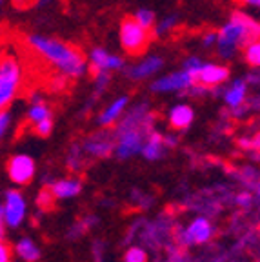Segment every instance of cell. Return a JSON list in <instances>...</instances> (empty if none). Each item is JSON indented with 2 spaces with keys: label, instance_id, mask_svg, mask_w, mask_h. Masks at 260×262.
I'll use <instances>...</instances> for the list:
<instances>
[{
  "label": "cell",
  "instance_id": "6da1fadb",
  "mask_svg": "<svg viewBox=\"0 0 260 262\" xmlns=\"http://www.w3.org/2000/svg\"><path fill=\"white\" fill-rule=\"evenodd\" d=\"M26 46L29 51L44 60L55 73L64 75L68 80H78L88 73V58L77 46L44 33H29L26 37Z\"/></svg>",
  "mask_w": 260,
  "mask_h": 262
},
{
  "label": "cell",
  "instance_id": "7a4b0ae2",
  "mask_svg": "<svg viewBox=\"0 0 260 262\" xmlns=\"http://www.w3.org/2000/svg\"><path fill=\"white\" fill-rule=\"evenodd\" d=\"M155 129V113L147 102L127 107L124 117L115 124V149L118 159L127 160L140 155L146 137Z\"/></svg>",
  "mask_w": 260,
  "mask_h": 262
},
{
  "label": "cell",
  "instance_id": "3957f363",
  "mask_svg": "<svg viewBox=\"0 0 260 262\" xmlns=\"http://www.w3.org/2000/svg\"><path fill=\"white\" fill-rule=\"evenodd\" d=\"M255 38H260V16L242 8L235 9L228 20L216 29L215 51L220 60L229 62Z\"/></svg>",
  "mask_w": 260,
  "mask_h": 262
},
{
  "label": "cell",
  "instance_id": "277c9868",
  "mask_svg": "<svg viewBox=\"0 0 260 262\" xmlns=\"http://www.w3.org/2000/svg\"><path fill=\"white\" fill-rule=\"evenodd\" d=\"M182 68L195 78V84L206 88L207 91L220 90L231 78V70L224 60H204L199 55H189V57L184 58Z\"/></svg>",
  "mask_w": 260,
  "mask_h": 262
},
{
  "label": "cell",
  "instance_id": "5b68a950",
  "mask_svg": "<svg viewBox=\"0 0 260 262\" xmlns=\"http://www.w3.org/2000/svg\"><path fill=\"white\" fill-rule=\"evenodd\" d=\"M24 84V68L16 55H6L0 62V111L9 110Z\"/></svg>",
  "mask_w": 260,
  "mask_h": 262
},
{
  "label": "cell",
  "instance_id": "8992f818",
  "mask_svg": "<svg viewBox=\"0 0 260 262\" xmlns=\"http://www.w3.org/2000/svg\"><path fill=\"white\" fill-rule=\"evenodd\" d=\"M151 37L149 29L142 28L133 16H126L118 26V44L127 57H140L146 53Z\"/></svg>",
  "mask_w": 260,
  "mask_h": 262
},
{
  "label": "cell",
  "instance_id": "52a82bcc",
  "mask_svg": "<svg viewBox=\"0 0 260 262\" xmlns=\"http://www.w3.org/2000/svg\"><path fill=\"white\" fill-rule=\"evenodd\" d=\"M195 86V78L187 73L184 68L177 71H169L160 77H155L149 84V90L157 95H180L189 93Z\"/></svg>",
  "mask_w": 260,
  "mask_h": 262
},
{
  "label": "cell",
  "instance_id": "ba28073f",
  "mask_svg": "<svg viewBox=\"0 0 260 262\" xmlns=\"http://www.w3.org/2000/svg\"><path fill=\"white\" fill-rule=\"evenodd\" d=\"M2 209L9 229H18L28 219V199L20 189H8L2 199Z\"/></svg>",
  "mask_w": 260,
  "mask_h": 262
},
{
  "label": "cell",
  "instance_id": "9c48e42d",
  "mask_svg": "<svg viewBox=\"0 0 260 262\" xmlns=\"http://www.w3.org/2000/svg\"><path fill=\"white\" fill-rule=\"evenodd\" d=\"M88 58V70L93 75L97 73H115V71H124L126 68V60L124 57L117 53H111L106 48H100V46H95L88 51L85 55Z\"/></svg>",
  "mask_w": 260,
  "mask_h": 262
},
{
  "label": "cell",
  "instance_id": "30bf717a",
  "mask_svg": "<svg viewBox=\"0 0 260 262\" xmlns=\"http://www.w3.org/2000/svg\"><path fill=\"white\" fill-rule=\"evenodd\" d=\"M222 102L231 113L239 115L246 110V102L249 97V80L239 77V78H229L222 88Z\"/></svg>",
  "mask_w": 260,
  "mask_h": 262
},
{
  "label": "cell",
  "instance_id": "8fae6325",
  "mask_svg": "<svg viewBox=\"0 0 260 262\" xmlns=\"http://www.w3.org/2000/svg\"><path fill=\"white\" fill-rule=\"evenodd\" d=\"M164 68V58L160 55L155 53H147V55H140L137 62L126 66L124 71H126V77L131 78L135 82H144V80H151L157 75H160Z\"/></svg>",
  "mask_w": 260,
  "mask_h": 262
},
{
  "label": "cell",
  "instance_id": "7c38bea8",
  "mask_svg": "<svg viewBox=\"0 0 260 262\" xmlns=\"http://www.w3.org/2000/svg\"><path fill=\"white\" fill-rule=\"evenodd\" d=\"M37 173L35 159L28 153H15L8 160V177L15 186H28Z\"/></svg>",
  "mask_w": 260,
  "mask_h": 262
},
{
  "label": "cell",
  "instance_id": "4fadbf2b",
  "mask_svg": "<svg viewBox=\"0 0 260 262\" xmlns=\"http://www.w3.org/2000/svg\"><path fill=\"white\" fill-rule=\"evenodd\" d=\"M82 149L88 157L93 159H106L115 149V135L107 131V127H102V131H95L82 142Z\"/></svg>",
  "mask_w": 260,
  "mask_h": 262
},
{
  "label": "cell",
  "instance_id": "5bb4252c",
  "mask_svg": "<svg viewBox=\"0 0 260 262\" xmlns=\"http://www.w3.org/2000/svg\"><path fill=\"white\" fill-rule=\"evenodd\" d=\"M215 228H213L211 221L206 217H197L193 219L186 228L179 233L180 244L189 246V244H206L211 241Z\"/></svg>",
  "mask_w": 260,
  "mask_h": 262
},
{
  "label": "cell",
  "instance_id": "9a60e30c",
  "mask_svg": "<svg viewBox=\"0 0 260 262\" xmlns=\"http://www.w3.org/2000/svg\"><path fill=\"white\" fill-rule=\"evenodd\" d=\"M131 100L127 95H118L98 113V126L100 127H115V124L122 119L124 113L129 107Z\"/></svg>",
  "mask_w": 260,
  "mask_h": 262
},
{
  "label": "cell",
  "instance_id": "2e32d148",
  "mask_svg": "<svg viewBox=\"0 0 260 262\" xmlns=\"http://www.w3.org/2000/svg\"><path fill=\"white\" fill-rule=\"evenodd\" d=\"M195 120V110L189 102H177L167 110V126L173 131H186Z\"/></svg>",
  "mask_w": 260,
  "mask_h": 262
},
{
  "label": "cell",
  "instance_id": "e0dca14e",
  "mask_svg": "<svg viewBox=\"0 0 260 262\" xmlns=\"http://www.w3.org/2000/svg\"><path fill=\"white\" fill-rule=\"evenodd\" d=\"M82 180L78 177H64V179H57L49 184V191L53 195L55 201H71L77 199L82 193Z\"/></svg>",
  "mask_w": 260,
  "mask_h": 262
},
{
  "label": "cell",
  "instance_id": "ac0fdd59",
  "mask_svg": "<svg viewBox=\"0 0 260 262\" xmlns=\"http://www.w3.org/2000/svg\"><path fill=\"white\" fill-rule=\"evenodd\" d=\"M53 119V111L49 107V102L46 100L44 95L40 93H33L29 97L28 110H26V120H28L31 126L42 122V120Z\"/></svg>",
  "mask_w": 260,
  "mask_h": 262
},
{
  "label": "cell",
  "instance_id": "d6986e66",
  "mask_svg": "<svg viewBox=\"0 0 260 262\" xmlns=\"http://www.w3.org/2000/svg\"><path fill=\"white\" fill-rule=\"evenodd\" d=\"M166 151H167V146H166V140H164V133L153 129L146 137V140H144L140 155L146 160H149V162H157V160H160L166 155Z\"/></svg>",
  "mask_w": 260,
  "mask_h": 262
},
{
  "label": "cell",
  "instance_id": "ffe728a7",
  "mask_svg": "<svg viewBox=\"0 0 260 262\" xmlns=\"http://www.w3.org/2000/svg\"><path fill=\"white\" fill-rule=\"evenodd\" d=\"M13 253L22 262H38L42 257L40 246L29 237H20L13 246Z\"/></svg>",
  "mask_w": 260,
  "mask_h": 262
},
{
  "label": "cell",
  "instance_id": "44dd1931",
  "mask_svg": "<svg viewBox=\"0 0 260 262\" xmlns=\"http://www.w3.org/2000/svg\"><path fill=\"white\" fill-rule=\"evenodd\" d=\"M180 26V18L175 13H169V15L162 16V18H157V24L151 29V35L155 38H164L171 33H175L177 28Z\"/></svg>",
  "mask_w": 260,
  "mask_h": 262
},
{
  "label": "cell",
  "instance_id": "7402d4cb",
  "mask_svg": "<svg viewBox=\"0 0 260 262\" xmlns=\"http://www.w3.org/2000/svg\"><path fill=\"white\" fill-rule=\"evenodd\" d=\"M240 57L244 60V64L248 68L255 71H260V38H255V40L248 42V44L242 48L240 51Z\"/></svg>",
  "mask_w": 260,
  "mask_h": 262
},
{
  "label": "cell",
  "instance_id": "603a6c76",
  "mask_svg": "<svg viewBox=\"0 0 260 262\" xmlns=\"http://www.w3.org/2000/svg\"><path fill=\"white\" fill-rule=\"evenodd\" d=\"M85 153L82 149V144H73V146L69 147L68 153H66V166L68 169L71 171H78V169L84 168V162H85Z\"/></svg>",
  "mask_w": 260,
  "mask_h": 262
},
{
  "label": "cell",
  "instance_id": "cb8c5ba5",
  "mask_svg": "<svg viewBox=\"0 0 260 262\" xmlns=\"http://www.w3.org/2000/svg\"><path fill=\"white\" fill-rule=\"evenodd\" d=\"M133 18L138 22V24L142 26V28H146V29H153V26L157 24V18L159 16L155 15V11H151V9H147V8H140V9H137V11L133 13Z\"/></svg>",
  "mask_w": 260,
  "mask_h": 262
},
{
  "label": "cell",
  "instance_id": "d4e9b609",
  "mask_svg": "<svg viewBox=\"0 0 260 262\" xmlns=\"http://www.w3.org/2000/svg\"><path fill=\"white\" fill-rule=\"evenodd\" d=\"M147 251L140 246H131L124 251V262H147Z\"/></svg>",
  "mask_w": 260,
  "mask_h": 262
},
{
  "label": "cell",
  "instance_id": "484cf974",
  "mask_svg": "<svg viewBox=\"0 0 260 262\" xmlns=\"http://www.w3.org/2000/svg\"><path fill=\"white\" fill-rule=\"evenodd\" d=\"M13 127V113L9 110L0 111V142H4V139L9 135V131Z\"/></svg>",
  "mask_w": 260,
  "mask_h": 262
},
{
  "label": "cell",
  "instance_id": "4316f807",
  "mask_svg": "<svg viewBox=\"0 0 260 262\" xmlns=\"http://www.w3.org/2000/svg\"><path fill=\"white\" fill-rule=\"evenodd\" d=\"M53 119H48V120H42V122H38V124H35L33 126V131L37 133L38 137H49L51 135V131H53Z\"/></svg>",
  "mask_w": 260,
  "mask_h": 262
},
{
  "label": "cell",
  "instance_id": "83f0119b",
  "mask_svg": "<svg viewBox=\"0 0 260 262\" xmlns=\"http://www.w3.org/2000/svg\"><path fill=\"white\" fill-rule=\"evenodd\" d=\"M110 82H111L110 73H97L95 75V91H97L98 95L104 93V91L110 88Z\"/></svg>",
  "mask_w": 260,
  "mask_h": 262
},
{
  "label": "cell",
  "instance_id": "f1b7e54d",
  "mask_svg": "<svg viewBox=\"0 0 260 262\" xmlns=\"http://www.w3.org/2000/svg\"><path fill=\"white\" fill-rule=\"evenodd\" d=\"M215 44H216V31L213 29H207L200 35V46L204 49H215Z\"/></svg>",
  "mask_w": 260,
  "mask_h": 262
},
{
  "label": "cell",
  "instance_id": "f546056e",
  "mask_svg": "<svg viewBox=\"0 0 260 262\" xmlns=\"http://www.w3.org/2000/svg\"><path fill=\"white\" fill-rule=\"evenodd\" d=\"M37 202H38V208H42V209H48V208H51V206H53L55 199H53V195H51V191H49V188L42 189V191L38 193Z\"/></svg>",
  "mask_w": 260,
  "mask_h": 262
},
{
  "label": "cell",
  "instance_id": "4dcf8cb0",
  "mask_svg": "<svg viewBox=\"0 0 260 262\" xmlns=\"http://www.w3.org/2000/svg\"><path fill=\"white\" fill-rule=\"evenodd\" d=\"M235 2L242 9H246V11H249V13H255V15L260 16V0H235Z\"/></svg>",
  "mask_w": 260,
  "mask_h": 262
},
{
  "label": "cell",
  "instance_id": "1f68e13d",
  "mask_svg": "<svg viewBox=\"0 0 260 262\" xmlns=\"http://www.w3.org/2000/svg\"><path fill=\"white\" fill-rule=\"evenodd\" d=\"M0 262H13V248L6 238H0Z\"/></svg>",
  "mask_w": 260,
  "mask_h": 262
},
{
  "label": "cell",
  "instance_id": "d6a6232c",
  "mask_svg": "<svg viewBox=\"0 0 260 262\" xmlns=\"http://www.w3.org/2000/svg\"><path fill=\"white\" fill-rule=\"evenodd\" d=\"M240 146H244L246 149H253V151H260V133L253 135L251 139H246L240 142Z\"/></svg>",
  "mask_w": 260,
  "mask_h": 262
},
{
  "label": "cell",
  "instance_id": "836d02e7",
  "mask_svg": "<svg viewBox=\"0 0 260 262\" xmlns=\"http://www.w3.org/2000/svg\"><path fill=\"white\" fill-rule=\"evenodd\" d=\"M235 204L239 206V208H249V204H251V193H248V191L236 193Z\"/></svg>",
  "mask_w": 260,
  "mask_h": 262
},
{
  "label": "cell",
  "instance_id": "e575fe53",
  "mask_svg": "<svg viewBox=\"0 0 260 262\" xmlns=\"http://www.w3.org/2000/svg\"><path fill=\"white\" fill-rule=\"evenodd\" d=\"M8 222H6V217H4V209H2V204H0V238H6L8 235Z\"/></svg>",
  "mask_w": 260,
  "mask_h": 262
},
{
  "label": "cell",
  "instance_id": "d590c367",
  "mask_svg": "<svg viewBox=\"0 0 260 262\" xmlns=\"http://www.w3.org/2000/svg\"><path fill=\"white\" fill-rule=\"evenodd\" d=\"M164 140H166L167 149H171V147L177 146V137H173V135H164Z\"/></svg>",
  "mask_w": 260,
  "mask_h": 262
},
{
  "label": "cell",
  "instance_id": "8d00e7d4",
  "mask_svg": "<svg viewBox=\"0 0 260 262\" xmlns=\"http://www.w3.org/2000/svg\"><path fill=\"white\" fill-rule=\"evenodd\" d=\"M53 2H57V0H37V6L38 8H48V6H51Z\"/></svg>",
  "mask_w": 260,
  "mask_h": 262
},
{
  "label": "cell",
  "instance_id": "74e56055",
  "mask_svg": "<svg viewBox=\"0 0 260 262\" xmlns=\"http://www.w3.org/2000/svg\"><path fill=\"white\" fill-rule=\"evenodd\" d=\"M11 2L16 6V8H24V6H28L31 0H11Z\"/></svg>",
  "mask_w": 260,
  "mask_h": 262
},
{
  "label": "cell",
  "instance_id": "f35d334b",
  "mask_svg": "<svg viewBox=\"0 0 260 262\" xmlns=\"http://www.w3.org/2000/svg\"><path fill=\"white\" fill-rule=\"evenodd\" d=\"M255 195H256V201L260 202V184L256 186V189H255Z\"/></svg>",
  "mask_w": 260,
  "mask_h": 262
},
{
  "label": "cell",
  "instance_id": "ab89813d",
  "mask_svg": "<svg viewBox=\"0 0 260 262\" xmlns=\"http://www.w3.org/2000/svg\"><path fill=\"white\" fill-rule=\"evenodd\" d=\"M4 6H6V0H0V9L4 8Z\"/></svg>",
  "mask_w": 260,
  "mask_h": 262
},
{
  "label": "cell",
  "instance_id": "60d3db41",
  "mask_svg": "<svg viewBox=\"0 0 260 262\" xmlns=\"http://www.w3.org/2000/svg\"><path fill=\"white\" fill-rule=\"evenodd\" d=\"M0 62H2V55H0Z\"/></svg>",
  "mask_w": 260,
  "mask_h": 262
},
{
  "label": "cell",
  "instance_id": "b9f144b4",
  "mask_svg": "<svg viewBox=\"0 0 260 262\" xmlns=\"http://www.w3.org/2000/svg\"><path fill=\"white\" fill-rule=\"evenodd\" d=\"M162 262H171V260H162Z\"/></svg>",
  "mask_w": 260,
  "mask_h": 262
}]
</instances>
